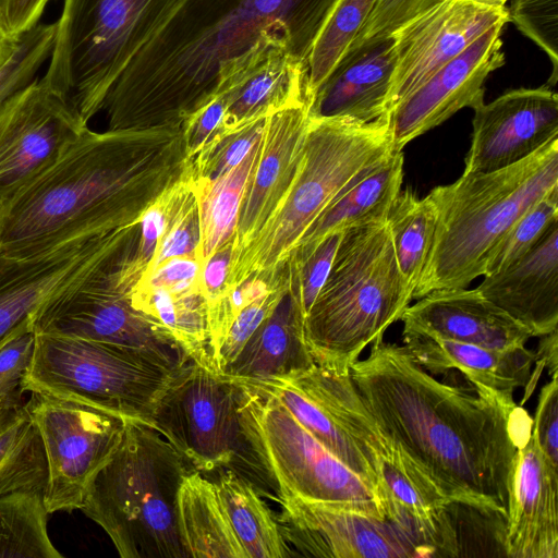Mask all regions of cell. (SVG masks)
I'll return each mask as SVG.
<instances>
[{
	"label": "cell",
	"instance_id": "cell-1",
	"mask_svg": "<svg viewBox=\"0 0 558 558\" xmlns=\"http://www.w3.org/2000/svg\"><path fill=\"white\" fill-rule=\"evenodd\" d=\"M350 377L378 426L450 504L506 522L518 448L533 425L524 409L473 385L437 380L383 337Z\"/></svg>",
	"mask_w": 558,
	"mask_h": 558
},
{
	"label": "cell",
	"instance_id": "cell-2",
	"mask_svg": "<svg viewBox=\"0 0 558 558\" xmlns=\"http://www.w3.org/2000/svg\"><path fill=\"white\" fill-rule=\"evenodd\" d=\"M338 0H179L110 89L108 130L181 129L267 45L305 62Z\"/></svg>",
	"mask_w": 558,
	"mask_h": 558
},
{
	"label": "cell",
	"instance_id": "cell-3",
	"mask_svg": "<svg viewBox=\"0 0 558 558\" xmlns=\"http://www.w3.org/2000/svg\"><path fill=\"white\" fill-rule=\"evenodd\" d=\"M187 165L181 129L88 126L0 207V254L34 257L140 223Z\"/></svg>",
	"mask_w": 558,
	"mask_h": 558
},
{
	"label": "cell",
	"instance_id": "cell-4",
	"mask_svg": "<svg viewBox=\"0 0 558 558\" xmlns=\"http://www.w3.org/2000/svg\"><path fill=\"white\" fill-rule=\"evenodd\" d=\"M558 186V138L509 167L462 173L427 195L437 226L425 267L413 291L417 300L442 288H466L484 276L494 248L514 222Z\"/></svg>",
	"mask_w": 558,
	"mask_h": 558
},
{
	"label": "cell",
	"instance_id": "cell-5",
	"mask_svg": "<svg viewBox=\"0 0 558 558\" xmlns=\"http://www.w3.org/2000/svg\"><path fill=\"white\" fill-rule=\"evenodd\" d=\"M412 293L399 270L386 220L345 229L304 319L314 363L348 374L366 345L401 319Z\"/></svg>",
	"mask_w": 558,
	"mask_h": 558
},
{
	"label": "cell",
	"instance_id": "cell-6",
	"mask_svg": "<svg viewBox=\"0 0 558 558\" xmlns=\"http://www.w3.org/2000/svg\"><path fill=\"white\" fill-rule=\"evenodd\" d=\"M192 471L154 426L126 421L80 510L107 533L122 558H187L177 508L181 483Z\"/></svg>",
	"mask_w": 558,
	"mask_h": 558
},
{
	"label": "cell",
	"instance_id": "cell-7",
	"mask_svg": "<svg viewBox=\"0 0 558 558\" xmlns=\"http://www.w3.org/2000/svg\"><path fill=\"white\" fill-rule=\"evenodd\" d=\"M391 150L389 114L372 122L311 118L292 185L275 215L231 262L222 293L287 263L324 209Z\"/></svg>",
	"mask_w": 558,
	"mask_h": 558
},
{
	"label": "cell",
	"instance_id": "cell-8",
	"mask_svg": "<svg viewBox=\"0 0 558 558\" xmlns=\"http://www.w3.org/2000/svg\"><path fill=\"white\" fill-rule=\"evenodd\" d=\"M179 0H63L44 84L88 124Z\"/></svg>",
	"mask_w": 558,
	"mask_h": 558
},
{
	"label": "cell",
	"instance_id": "cell-9",
	"mask_svg": "<svg viewBox=\"0 0 558 558\" xmlns=\"http://www.w3.org/2000/svg\"><path fill=\"white\" fill-rule=\"evenodd\" d=\"M178 369L142 351L35 332L23 389L74 400L153 426L155 410Z\"/></svg>",
	"mask_w": 558,
	"mask_h": 558
},
{
	"label": "cell",
	"instance_id": "cell-10",
	"mask_svg": "<svg viewBox=\"0 0 558 558\" xmlns=\"http://www.w3.org/2000/svg\"><path fill=\"white\" fill-rule=\"evenodd\" d=\"M239 384L243 434L259 471L275 482L279 497H299L386 519L374 489L316 440L276 398Z\"/></svg>",
	"mask_w": 558,
	"mask_h": 558
},
{
	"label": "cell",
	"instance_id": "cell-11",
	"mask_svg": "<svg viewBox=\"0 0 558 558\" xmlns=\"http://www.w3.org/2000/svg\"><path fill=\"white\" fill-rule=\"evenodd\" d=\"M140 223L119 229L65 284L33 315L37 333L82 338L148 353L174 368L190 359L151 318L135 310L111 277L118 254L133 241Z\"/></svg>",
	"mask_w": 558,
	"mask_h": 558
},
{
	"label": "cell",
	"instance_id": "cell-12",
	"mask_svg": "<svg viewBox=\"0 0 558 558\" xmlns=\"http://www.w3.org/2000/svg\"><path fill=\"white\" fill-rule=\"evenodd\" d=\"M241 393L234 378L190 360L161 397L153 426L193 471L232 469L238 458L257 468L242 430Z\"/></svg>",
	"mask_w": 558,
	"mask_h": 558
},
{
	"label": "cell",
	"instance_id": "cell-13",
	"mask_svg": "<svg viewBox=\"0 0 558 558\" xmlns=\"http://www.w3.org/2000/svg\"><path fill=\"white\" fill-rule=\"evenodd\" d=\"M24 404L46 453L48 513L81 509L92 482L118 448L128 420L40 391H31Z\"/></svg>",
	"mask_w": 558,
	"mask_h": 558
},
{
	"label": "cell",
	"instance_id": "cell-14",
	"mask_svg": "<svg viewBox=\"0 0 558 558\" xmlns=\"http://www.w3.org/2000/svg\"><path fill=\"white\" fill-rule=\"evenodd\" d=\"M88 126L36 77L0 107V207L53 165Z\"/></svg>",
	"mask_w": 558,
	"mask_h": 558
},
{
	"label": "cell",
	"instance_id": "cell-15",
	"mask_svg": "<svg viewBox=\"0 0 558 558\" xmlns=\"http://www.w3.org/2000/svg\"><path fill=\"white\" fill-rule=\"evenodd\" d=\"M509 0H442L404 23L395 36L390 110L485 32L509 20Z\"/></svg>",
	"mask_w": 558,
	"mask_h": 558
},
{
	"label": "cell",
	"instance_id": "cell-16",
	"mask_svg": "<svg viewBox=\"0 0 558 558\" xmlns=\"http://www.w3.org/2000/svg\"><path fill=\"white\" fill-rule=\"evenodd\" d=\"M505 25L485 32L448 61L389 112L392 151L438 126L463 108L484 101V83L505 64L501 33Z\"/></svg>",
	"mask_w": 558,
	"mask_h": 558
},
{
	"label": "cell",
	"instance_id": "cell-17",
	"mask_svg": "<svg viewBox=\"0 0 558 558\" xmlns=\"http://www.w3.org/2000/svg\"><path fill=\"white\" fill-rule=\"evenodd\" d=\"M279 526L304 555L332 558L424 557L413 539L388 519L299 497H280Z\"/></svg>",
	"mask_w": 558,
	"mask_h": 558
},
{
	"label": "cell",
	"instance_id": "cell-18",
	"mask_svg": "<svg viewBox=\"0 0 558 558\" xmlns=\"http://www.w3.org/2000/svg\"><path fill=\"white\" fill-rule=\"evenodd\" d=\"M473 110L464 173L509 167L558 138V95L547 84L508 90Z\"/></svg>",
	"mask_w": 558,
	"mask_h": 558
},
{
	"label": "cell",
	"instance_id": "cell-19",
	"mask_svg": "<svg viewBox=\"0 0 558 558\" xmlns=\"http://www.w3.org/2000/svg\"><path fill=\"white\" fill-rule=\"evenodd\" d=\"M310 122L306 101L265 119L257 159L240 204L231 262L251 244L284 199L300 168Z\"/></svg>",
	"mask_w": 558,
	"mask_h": 558
},
{
	"label": "cell",
	"instance_id": "cell-20",
	"mask_svg": "<svg viewBox=\"0 0 558 558\" xmlns=\"http://www.w3.org/2000/svg\"><path fill=\"white\" fill-rule=\"evenodd\" d=\"M558 469L534 434L515 457L502 545L510 558H558Z\"/></svg>",
	"mask_w": 558,
	"mask_h": 558
},
{
	"label": "cell",
	"instance_id": "cell-21",
	"mask_svg": "<svg viewBox=\"0 0 558 558\" xmlns=\"http://www.w3.org/2000/svg\"><path fill=\"white\" fill-rule=\"evenodd\" d=\"M396 68L395 36L352 44L314 92L311 118L372 122L386 114Z\"/></svg>",
	"mask_w": 558,
	"mask_h": 558
},
{
	"label": "cell",
	"instance_id": "cell-22",
	"mask_svg": "<svg viewBox=\"0 0 558 558\" xmlns=\"http://www.w3.org/2000/svg\"><path fill=\"white\" fill-rule=\"evenodd\" d=\"M417 300L400 319L405 329L498 350L525 347L534 337L476 288L436 289Z\"/></svg>",
	"mask_w": 558,
	"mask_h": 558
},
{
	"label": "cell",
	"instance_id": "cell-23",
	"mask_svg": "<svg viewBox=\"0 0 558 558\" xmlns=\"http://www.w3.org/2000/svg\"><path fill=\"white\" fill-rule=\"evenodd\" d=\"M477 291L534 337L558 327V220L507 267L484 276Z\"/></svg>",
	"mask_w": 558,
	"mask_h": 558
},
{
	"label": "cell",
	"instance_id": "cell-24",
	"mask_svg": "<svg viewBox=\"0 0 558 558\" xmlns=\"http://www.w3.org/2000/svg\"><path fill=\"white\" fill-rule=\"evenodd\" d=\"M402 336L403 345L426 372L435 376L458 369L471 385L488 392L508 409L518 407L513 399L517 389L526 388L524 400L533 390L535 351L525 347L498 350L405 328Z\"/></svg>",
	"mask_w": 558,
	"mask_h": 558
},
{
	"label": "cell",
	"instance_id": "cell-25",
	"mask_svg": "<svg viewBox=\"0 0 558 558\" xmlns=\"http://www.w3.org/2000/svg\"><path fill=\"white\" fill-rule=\"evenodd\" d=\"M118 230L45 255L0 254V348L31 326L37 310L108 244Z\"/></svg>",
	"mask_w": 558,
	"mask_h": 558
},
{
	"label": "cell",
	"instance_id": "cell-26",
	"mask_svg": "<svg viewBox=\"0 0 558 558\" xmlns=\"http://www.w3.org/2000/svg\"><path fill=\"white\" fill-rule=\"evenodd\" d=\"M218 94L226 112L213 136L229 135L290 105L310 102L307 64L293 57L286 44L275 41L226 81Z\"/></svg>",
	"mask_w": 558,
	"mask_h": 558
},
{
	"label": "cell",
	"instance_id": "cell-27",
	"mask_svg": "<svg viewBox=\"0 0 558 558\" xmlns=\"http://www.w3.org/2000/svg\"><path fill=\"white\" fill-rule=\"evenodd\" d=\"M314 364L304 339V317L290 287L222 374L256 381L293 375Z\"/></svg>",
	"mask_w": 558,
	"mask_h": 558
},
{
	"label": "cell",
	"instance_id": "cell-28",
	"mask_svg": "<svg viewBox=\"0 0 558 558\" xmlns=\"http://www.w3.org/2000/svg\"><path fill=\"white\" fill-rule=\"evenodd\" d=\"M403 163L402 151L391 150L387 154L324 209L300 239L289 258L302 262L330 233L386 220L390 204L401 190Z\"/></svg>",
	"mask_w": 558,
	"mask_h": 558
},
{
	"label": "cell",
	"instance_id": "cell-29",
	"mask_svg": "<svg viewBox=\"0 0 558 558\" xmlns=\"http://www.w3.org/2000/svg\"><path fill=\"white\" fill-rule=\"evenodd\" d=\"M177 512L187 557L247 558L220 502L215 482L201 472L192 471L184 476Z\"/></svg>",
	"mask_w": 558,
	"mask_h": 558
},
{
	"label": "cell",
	"instance_id": "cell-30",
	"mask_svg": "<svg viewBox=\"0 0 558 558\" xmlns=\"http://www.w3.org/2000/svg\"><path fill=\"white\" fill-rule=\"evenodd\" d=\"M220 502L247 558L291 556L278 522L251 482L229 469L215 481Z\"/></svg>",
	"mask_w": 558,
	"mask_h": 558
},
{
	"label": "cell",
	"instance_id": "cell-31",
	"mask_svg": "<svg viewBox=\"0 0 558 558\" xmlns=\"http://www.w3.org/2000/svg\"><path fill=\"white\" fill-rule=\"evenodd\" d=\"M238 380L276 398L316 440L364 480L377 495L375 472L356 444L343 427L292 379L272 377L256 381Z\"/></svg>",
	"mask_w": 558,
	"mask_h": 558
},
{
	"label": "cell",
	"instance_id": "cell-32",
	"mask_svg": "<svg viewBox=\"0 0 558 558\" xmlns=\"http://www.w3.org/2000/svg\"><path fill=\"white\" fill-rule=\"evenodd\" d=\"M260 138L222 175L214 180H193L199 214L198 259L202 265L233 240L240 204L257 159Z\"/></svg>",
	"mask_w": 558,
	"mask_h": 558
},
{
	"label": "cell",
	"instance_id": "cell-33",
	"mask_svg": "<svg viewBox=\"0 0 558 558\" xmlns=\"http://www.w3.org/2000/svg\"><path fill=\"white\" fill-rule=\"evenodd\" d=\"M48 478L39 432L24 403L0 408V496L44 489Z\"/></svg>",
	"mask_w": 558,
	"mask_h": 558
},
{
	"label": "cell",
	"instance_id": "cell-34",
	"mask_svg": "<svg viewBox=\"0 0 558 558\" xmlns=\"http://www.w3.org/2000/svg\"><path fill=\"white\" fill-rule=\"evenodd\" d=\"M386 223L399 270L414 291L433 244L436 207L428 195L418 197L407 187L392 199Z\"/></svg>",
	"mask_w": 558,
	"mask_h": 558
},
{
	"label": "cell",
	"instance_id": "cell-35",
	"mask_svg": "<svg viewBox=\"0 0 558 558\" xmlns=\"http://www.w3.org/2000/svg\"><path fill=\"white\" fill-rule=\"evenodd\" d=\"M44 489L0 496V558H61L47 529Z\"/></svg>",
	"mask_w": 558,
	"mask_h": 558
},
{
	"label": "cell",
	"instance_id": "cell-36",
	"mask_svg": "<svg viewBox=\"0 0 558 558\" xmlns=\"http://www.w3.org/2000/svg\"><path fill=\"white\" fill-rule=\"evenodd\" d=\"M378 0H338L307 60L310 101L332 66L354 41Z\"/></svg>",
	"mask_w": 558,
	"mask_h": 558
},
{
	"label": "cell",
	"instance_id": "cell-37",
	"mask_svg": "<svg viewBox=\"0 0 558 558\" xmlns=\"http://www.w3.org/2000/svg\"><path fill=\"white\" fill-rule=\"evenodd\" d=\"M556 220L558 186L538 199L509 229L488 257L484 276L507 267L529 252Z\"/></svg>",
	"mask_w": 558,
	"mask_h": 558
},
{
	"label": "cell",
	"instance_id": "cell-38",
	"mask_svg": "<svg viewBox=\"0 0 558 558\" xmlns=\"http://www.w3.org/2000/svg\"><path fill=\"white\" fill-rule=\"evenodd\" d=\"M56 27V22L38 23L21 35L15 51L0 69V107L12 95L33 82L39 69L49 60Z\"/></svg>",
	"mask_w": 558,
	"mask_h": 558
},
{
	"label": "cell",
	"instance_id": "cell-39",
	"mask_svg": "<svg viewBox=\"0 0 558 558\" xmlns=\"http://www.w3.org/2000/svg\"><path fill=\"white\" fill-rule=\"evenodd\" d=\"M266 118L247 123L229 135L213 136L193 159L187 160L192 179L214 180L238 165L262 137Z\"/></svg>",
	"mask_w": 558,
	"mask_h": 558
},
{
	"label": "cell",
	"instance_id": "cell-40",
	"mask_svg": "<svg viewBox=\"0 0 558 558\" xmlns=\"http://www.w3.org/2000/svg\"><path fill=\"white\" fill-rule=\"evenodd\" d=\"M290 287L291 278L287 262L271 290L246 304L232 322L214 357L217 372L223 373L226 367L240 353L248 338L271 315L282 296L290 290Z\"/></svg>",
	"mask_w": 558,
	"mask_h": 558
},
{
	"label": "cell",
	"instance_id": "cell-41",
	"mask_svg": "<svg viewBox=\"0 0 558 558\" xmlns=\"http://www.w3.org/2000/svg\"><path fill=\"white\" fill-rule=\"evenodd\" d=\"M509 20L549 57L553 73L547 85L558 80V0H511Z\"/></svg>",
	"mask_w": 558,
	"mask_h": 558
},
{
	"label": "cell",
	"instance_id": "cell-42",
	"mask_svg": "<svg viewBox=\"0 0 558 558\" xmlns=\"http://www.w3.org/2000/svg\"><path fill=\"white\" fill-rule=\"evenodd\" d=\"M342 232L325 236L302 262L288 259L291 292L304 319L327 279Z\"/></svg>",
	"mask_w": 558,
	"mask_h": 558
},
{
	"label": "cell",
	"instance_id": "cell-43",
	"mask_svg": "<svg viewBox=\"0 0 558 558\" xmlns=\"http://www.w3.org/2000/svg\"><path fill=\"white\" fill-rule=\"evenodd\" d=\"M198 245L199 214L194 186V191L180 206L167 230L159 239L149 267L144 276L172 257L198 259Z\"/></svg>",
	"mask_w": 558,
	"mask_h": 558
},
{
	"label": "cell",
	"instance_id": "cell-44",
	"mask_svg": "<svg viewBox=\"0 0 558 558\" xmlns=\"http://www.w3.org/2000/svg\"><path fill=\"white\" fill-rule=\"evenodd\" d=\"M35 348V331L27 326L0 348V401L3 404L22 403L23 381L29 368Z\"/></svg>",
	"mask_w": 558,
	"mask_h": 558
},
{
	"label": "cell",
	"instance_id": "cell-45",
	"mask_svg": "<svg viewBox=\"0 0 558 558\" xmlns=\"http://www.w3.org/2000/svg\"><path fill=\"white\" fill-rule=\"evenodd\" d=\"M557 373L541 389L533 418L532 433L538 447L558 469V380Z\"/></svg>",
	"mask_w": 558,
	"mask_h": 558
},
{
	"label": "cell",
	"instance_id": "cell-46",
	"mask_svg": "<svg viewBox=\"0 0 558 558\" xmlns=\"http://www.w3.org/2000/svg\"><path fill=\"white\" fill-rule=\"evenodd\" d=\"M202 267L197 258L172 257L147 272L132 291L163 288L173 294L185 292L201 283Z\"/></svg>",
	"mask_w": 558,
	"mask_h": 558
},
{
	"label": "cell",
	"instance_id": "cell-47",
	"mask_svg": "<svg viewBox=\"0 0 558 558\" xmlns=\"http://www.w3.org/2000/svg\"><path fill=\"white\" fill-rule=\"evenodd\" d=\"M426 1L378 0L352 44L393 34L404 23L417 15Z\"/></svg>",
	"mask_w": 558,
	"mask_h": 558
},
{
	"label": "cell",
	"instance_id": "cell-48",
	"mask_svg": "<svg viewBox=\"0 0 558 558\" xmlns=\"http://www.w3.org/2000/svg\"><path fill=\"white\" fill-rule=\"evenodd\" d=\"M226 112L221 95H215L185 119L181 126L187 160L193 159L219 128Z\"/></svg>",
	"mask_w": 558,
	"mask_h": 558
},
{
	"label": "cell",
	"instance_id": "cell-49",
	"mask_svg": "<svg viewBox=\"0 0 558 558\" xmlns=\"http://www.w3.org/2000/svg\"><path fill=\"white\" fill-rule=\"evenodd\" d=\"M51 0H0V15L8 31L15 37L32 29Z\"/></svg>",
	"mask_w": 558,
	"mask_h": 558
},
{
	"label": "cell",
	"instance_id": "cell-50",
	"mask_svg": "<svg viewBox=\"0 0 558 558\" xmlns=\"http://www.w3.org/2000/svg\"><path fill=\"white\" fill-rule=\"evenodd\" d=\"M233 250V240L211 255L202 267V287L207 306L217 301L225 289Z\"/></svg>",
	"mask_w": 558,
	"mask_h": 558
},
{
	"label": "cell",
	"instance_id": "cell-51",
	"mask_svg": "<svg viewBox=\"0 0 558 558\" xmlns=\"http://www.w3.org/2000/svg\"><path fill=\"white\" fill-rule=\"evenodd\" d=\"M558 330L541 336L537 350L535 351V364L547 367L550 375L557 373L558 357Z\"/></svg>",
	"mask_w": 558,
	"mask_h": 558
},
{
	"label": "cell",
	"instance_id": "cell-52",
	"mask_svg": "<svg viewBox=\"0 0 558 558\" xmlns=\"http://www.w3.org/2000/svg\"><path fill=\"white\" fill-rule=\"evenodd\" d=\"M20 37L13 36L8 31L0 15V69L15 51Z\"/></svg>",
	"mask_w": 558,
	"mask_h": 558
},
{
	"label": "cell",
	"instance_id": "cell-53",
	"mask_svg": "<svg viewBox=\"0 0 558 558\" xmlns=\"http://www.w3.org/2000/svg\"><path fill=\"white\" fill-rule=\"evenodd\" d=\"M440 1H442V0H427V1L425 2V4L423 5L422 10L420 11V13H422V12H424V11L428 10L429 8L434 7L436 3L440 2ZM420 13H418V14H420ZM415 16H416V15H415Z\"/></svg>",
	"mask_w": 558,
	"mask_h": 558
},
{
	"label": "cell",
	"instance_id": "cell-54",
	"mask_svg": "<svg viewBox=\"0 0 558 558\" xmlns=\"http://www.w3.org/2000/svg\"><path fill=\"white\" fill-rule=\"evenodd\" d=\"M1 405H2V403H1V401H0V408H1Z\"/></svg>",
	"mask_w": 558,
	"mask_h": 558
}]
</instances>
